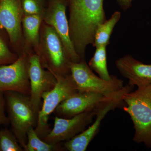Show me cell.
Here are the masks:
<instances>
[{"mask_svg":"<svg viewBox=\"0 0 151 151\" xmlns=\"http://www.w3.org/2000/svg\"><path fill=\"white\" fill-rule=\"evenodd\" d=\"M45 0H21L24 14H40L43 16Z\"/></svg>","mask_w":151,"mask_h":151,"instance_id":"ffe728a7","label":"cell"},{"mask_svg":"<svg viewBox=\"0 0 151 151\" xmlns=\"http://www.w3.org/2000/svg\"><path fill=\"white\" fill-rule=\"evenodd\" d=\"M23 151V148L12 130L6 128L0 130V151Z\"/></svg>","mask_w":151,"mask_h":151,"instance_id":"d6986e66","label":"cell"},{"mask_svg":"<svg viewBox=\"0 0 151 151\" xmlns=\"http://www.w3.org/2000/svg\"><path fill=\"white\" fill-rule=\"evenodd\" d=\"M19 56L10 50L0 34V65L11 64L16 61Z\"/></svg>","mask_w":151,"mask_h":151,"instance_id":"44dd1931","label":"cell"},{"mask_svg":"<svg viewBox=\"0 0 151 151\" xmlns=\"http://www.w3.org/2000/svg\"><path fill=\"white\" fill-rule=\"evenodd\" d=\"M29 55L24 53L14 62L0 65V91H13L29 96Z\"/></svg>","mask_w":151,"mask_h":151,"instance_id":"9c48e42d","label":"cell"},{"mask_svg":"<svg viewBox=\"0 0 151 151\" xmlns=\"http://www.w3.org/2000/svg\"><path fill=\"white\" fill-rule=\"evenodd\" d=\"M133 0H117L119 4L124 10H126L129 8L132 5Z\"/></svg>","mask_w":151,"mask_h":151,"instance_id":"603a6c76","label":"cell"},{"mask_svg":"<svg viewBox=\"0 0 151 151\" xmlns=\"http://www.w3.org/2000/svg\"><path fill=\"white\" fill-rule=\"evenodd\" d=\"M68 0H47L43 22L52 27L62 41L68 56L73 63L81 61L70 40L69 24L66 15Z\"/></svg>","mask_w":151,"mask_h":151,"instance_id":"ba28073f","label":"cell"},{"mask_svg":"<svg viewBox=\"0 0 151 151\" xmlns=\"http://www.w3.org/2000/svg\"><path fill=\"white\" fill-rule=\"evenodd\" d=\"M43 16L40 14H24L22 25L26 45L32 47L37 53L39 49L41 26Z\"/></svg>","mask_w":151,"mask_h":151,"instance_id":"9a60e30c","label":"cell"},{"mask_svg":"<svg viewBox=\"0 0 151 151\" xmlns=\"http://www.w3.org/2000/svg\"><path fill=\"white\" fill-rule=\"evenodd\" d=\"M64 150L65 148L61 143L52 144L45 142L38 136L34 128H31L28 131L27 142L24 151H61Z\"/></svg>","mask_w":151,"mask_h":151,"instance_id":"e0dca14e","label":"cell"},{"mask_svg":"<svg viewBox=\"0 0 151 151\" xmlns=\"http://www.w3.org/2000/svg\"><path fill=\"white\" fill-rule=\"evenodd\" d=\"M121 17V13L117 11L113 14L109 19L99 25L94 35L93 46L97 47L108 46L113 29Z\"/></svg>","mask_w":151,"mask_h":151,"instance_id":"2e32d148","label":"cell"},{"mask_svg":"<svg viewBox=\"0 0 151 151\" xmlns=\"http://www.w3.org/2000/svg\"><path fill=\"white\" fill-rule=\"evenodd\" d=\"M54 75L57 81L56 85L51 90L42 94L43 102L38 112L37 124L35 128L36 133L42 139L51 131L48 124L50 116L63 101L78 92L71 74L65 76Z\"/></svg>","mask_w":151,"mask_h":151,"instance_id":"5b68a950","label":"cell"},{"mask_svg":"<svg viewBox=\"0 0 151 151\" xmlns=\"http://www.w3.org/2000/svg\"><path fill=\"white\" fill-rule=\"evenodd\" d=\"M89 66L103 79L110 80L113 78L109 74L107 67L106 46L96 47L94 55L89 63Z\"/></svg>","mask_w":151,"mask_h":151,"instance_id":"ac0fdd59","label":"cell"},{"mask_svg":"<svg viewBox=\"0 0 151 151\" xmlns=\"http://www.w3.org/2000/svg\"><path fill=\"white\" fill-rule=\"evenodd\" d=\"M120 73L129 79V85L139 87L151 84V64H144L127 55L117 60L115 63Z\"/></svg>","mask_w":151,"mask_h":151,"instance_id":"5bb4252c","label":"cell"},{"mask_svg":"<svg viewBox=\"0 0 151 151\" xmlns=\"http://www.w3.org/2000/svg\"><path fill=\"white\" fill-rule=\"evenodd\" d=\"M41 65L54 75L70 74L71 62L66 54L62 41L54 29L43 22L40 30L37 53Z\"/></svg>","mask_w":151,"mask_h":151,"instance_id":"3957f363","label":"cell"},{"mask_svg":"<svg viewBox=\"0 0 151 151\" xmlns=\"http://www.w3.org/2000/svg\"><path fill=\"white\" fill-rule=\"evenodd\" d=\"M6 105L4 92L0 91V126H6L10 123L8 116L5 114Z\"/></svg>","mask_w":151,"mask_h":151,"instance_id":"7402d4cb","label":"cell"},{"mask_svg":"<svg viewBox=\"0 0 151 151\" xmlns=\"http://www.w3.org/2000/svg\"><path fill=\"white\" fill-rule=\"evenodd\" d=\"M104 0H68L70 40L81 60L86 47L93 45L97 28L106 20Z\"/></svg>","mask_w":151,"mask_h":151,"instance_id":"6da1fadb","label":"cell"},{"mask_svg":"<svg viewBox=\"0 0 151 151\" xmlns=\"http://www.w3.org/2000/svg\"><path fill=\"white\" fill-rule=\"evenodd\" d=\"M4 95L12 130L24 149L27 142L28 131L37 124L38 113L29 96L13 91H6Z\"/></svg>","mask_w":151,"mask_h":151,"instance_id":"277c9868","label":"cell"},{"mask_svg":"<svg viewBox=\"0 0 151 151\" xmlns=\"http://www.w3.org/2000/svg\"><path fill=\"white\" fill-rule=\"evenodd\" d=\"M97 107L70 119L55 116L53 129L42 139L52 144L61 143L71 139L92 124L96 115Z\"/></svg>","mask_w":151,"mask_h":151,"instance_id":"8fae6325","label":"cell"},{"mask_svg":"<svg viewBox=\"0 0 151 151\" xmlns=\"http://www.w3.org/2000/svg\"><path fill=\"white\" fill-rule=\"evenodd\" d=\"M29 74L30 85L29 97L35 111L38 114L42 105V94L50 91L56 85L53 73L45 70L36 53L29 52Z\"/></svg>","mask_w":151,"mask_h":151,"instance_id":"30bf717a","label":"cell"},{"mask_svg":"<svg viewBox=\"0 0 151 151\" xmlns=\"http://www.w3.org/2000/svg\"><path fill=\"white\" fill-rule=\"evenodd\" d=\"M23 15L21 0H0V27L14 45L21 42Z\"/></svg>","mask_w":151,"mask_h":151,"instance_id":"4fadbf2b","label":"cell"},{"mask_svg":"<svg viewBox=\"0 0 151 151\" xmlns=\"http://www.w3.org/2000/svg\"><path fill=\"white\" fill-rule=\"evenodd\" d=\"M123 101L126 104L123 109L129 115L134 124L133 140L151 148V84L128 92Z\"/></svg>","mask_w":151,"mask_h":151,"instance_id":"7a4b0ae2","label":"cell"},{"mask_svg":"<svg viewBox=\"0 0 151 151\" xmlns=\"http://www.w3.org/2000/svg\"><path fill=\"white\" fill-rule=\"evenodd\" d=\"M132 87L129 84L124 86L123 89L100 103L97 107L94 122L87 129L65 142L63 146L65 150L69 151L86 150L89 143L97 134L103 119L108 112L122 106L124 103V95L131 91Z\"/></svg>","mask_w":151,"mask_h":151,"instance_id":"52a82bcc","label":"cell"},{"mask_svg":"<svg viewBox=\"0 0 151 151\" xmlns=\"http://www.w3.org/2000/svg\"><path fill=\"white\" fill-rule=\"evenodd\" d=\"M70 74L79 92H93L111 95L124 88L123 81L115 76L106 80L95 75L85 60L71 62Z\"/></svg>","mask_w":151,"mask_h":151,"instance_id":"8992f818","label":"cell"},{"mask_svg":"<svg viewBox=\"0 0 151 151\" xmlns=\"http://www.w3.org/2000/svg\"><path fill=\"white\" fill-rule=\"evenodd\" d=\"M115 93L104 95L93 92L78 91L60 103L54 113L58 117L70 119L78 114L93 110Z\"/></svg>","mask_w":151,"mask_h":151,"instance_id":"7c38bea8","label":"cell"}]
</instances>
